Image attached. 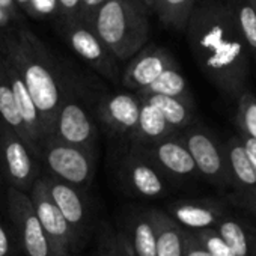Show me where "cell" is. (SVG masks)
I'll list each match as a JSON object with an SVG mask.
<instances>
[{
	"label": "cell",
	"mask_w": 256,
	"mask_h": 256,
	"mask_svg": "<svg viewBox=\"0 0 256 256\" xmlns=\"http://www.w3.org/2000/svg\"><path fill=\"white\" fill-rule=\"evenodd\" d=\"M193 58L205 77L229 100L247 89L250 52L238 35L224 0H208L194 6L187 28Z\"/></svg>",
	"instance_id": "cell-1"
},
{
	"label": "cell",
	"mask_w": 256,
	"mask_h": 256,
	"mask_svg": "<svg viewBox=\"0 0 256 256\" xmlns=\"http://www.w3.org/2000/svg\"><path fill=\"white\" fill-rule=\"evenodd\" d=\"M0 53L20 72L40 112L46 138L52 136L68 82L50 52L29 29L12 28L0 34Z\"/></svg>",
	"instance_id": "cell-2"
},
{
	"label": "cell",
	"mask_w": 256,
	"mask_h": 256,
	"mask_svg": "<svg viewBox=\"0 0 256 256\" xmlns=\"http://www.w3.org/2000/svg\"><path fill=\"white\" fill-rule=\"evenodd\" d=\"M148 11L142 0H107L89 28L118 62L130 60L148 42Z\"/></svg>",
	"instance_id": "cell-3"
},
{
	"label": "cell",
	"mask_w": 256,
	"mask_h": 256,
	"mask_svg": "<svg viewBox=\"0 0 256 256\" xmlns=\"http://www.w3.org/2000/svg\"><path fill=\"white\" fill-rule=\"evenodd\" d=\"M40 160L52 176L78 190L89 187L95 175L96 154L66 145L53 136L42 140Z\"/></svg>",
	"instance_id": "cell-4"
},
{
	"label": "cell",
	"mask_w": 256,
	"mask_h": 256,
	"mask_svg": "<svg viewBox=\"0 0 256 256\" xmlns=\"http://www.w3.org/2000/svg\"><path fill=\"white\" fill-rule=\"evenodd\" d=\"M176 136L188 150L198 174L222 190L232 188L224 146H222L208 130L192 125L186 130L178 132Z\"/></svg>",
	"instance_id": "cell-5"
},
{
	"label": "cell",
	"mask_w": 256,
	"mask_h": 256,
	"mask_svg": "<svg viewBox=\"0 0 256 256\" xmlns=\"http://www.w3.org/2000/svg\"><path fill=\"white\" fill-rule=\"evenodd\" d=\"M36 160L23 138L0 119V166L8 187L29 194L41 176Z\"/></svg>",
	"instance_id": "cell-6"
},
{
	"label": "cell",
	"mask_w": 256,
	"mask_h": 256,
	"mask_svg": "<svg viewBox=\"0 0 256 256\" xmlns=\"http://www.w3.org/2000/svg\"><path fill=\"white\" fill-rule=\"evenodd\" d=\"M52 136L66 145L96 154V125L70 83L56 114Z\"/></svg>",
	"instance_id": "cell-7"
},
{
	"label": "cell",
	"mask_w": 256,
	"mask_h": 256,
	"mask_svg": "<svg viewBox=\"0 0 256 256\" xmlns=\"http://www.w3.org/2000/svg\"><path fill=\"white\" fill-rule=\"evenodd\" d=\"M60 30L71 50L77 53L92 70L113 83H120L118 60L88 24L78 20H62Z\"/></svg>",
	"instance_id": "cell-8"
},
{
	"label": "cell",
	"mask_w": 256,
	"mask_h": 256,
	"mask_svg": "<svg viewBox=\"0 0 256 256\" xmlns=\"http://www.w3.org/2000/svg\"><path fill=\"white\" fill-rule=\"evenodd\" d=\"M6 210L12 220L26 256H52L50 241L35 214L29 194L8 187L5 193Z\"/></svg>",
	"instance_id": "cell-9"
},
{
	"label": "cell",
	"mask_w": 256,
	"mask_h": 256,
	"mask_svg": "<svg viewBox=\"0 0 256 256\" xmlns=\"http://www.w3.org/2000/svg\"><path fill=\"white\" fill-rule=\"evenodd\" d=\"M35 214L50 241L52 256H68L70 248L76 242V235L62 212L50 198L48 188L42 176L36 180L29 193Z\"/></svg>",
	"instance_id": "cell-10"
},
{
	"label": "cell",
	"mask_w": 256,
	"mask_h": 256,
	"mask_svg": "<svg viewBox=\"0 0 256 256\" xmlns=\"http://www.w3.org/2000/svg\"><path fill=\"white\" fill-rule=\"evenodd\" d=\"M118 175L120 184L132 196L157 199L168 193V178L130 148L119 163Z\"/></svg>",
	"instance_id": "cell-11"
},
{
	"label": "cell",
	"mask_w": 256,
	"mask_h": 256,
	"mask_svg": "<svg viewBox=\"0 0 256 256\" xmlns=\"http://www.w3.org/2000/svg\"><path fill=\"white\" fill-rule=\"evenodd\" d=\"M130 150L150 162L166 178L184 180L198 174L188 150L176 134L150 145H130Z\"/></svg>",
	"instance_id": "cell-12"
},
{
	"label": "cell",
	"mask_w": 256,
	"mask_h": 256,
	"mask_svg": "<svg viewBox=\"0 0 256 256\" xmlns=\"http://www.w3.org/2000/svg\"><path fill=\"white\" fill-rule=\"evenodd\" d=\"M174 66L178 64L166 48L150 44L130 59L120 76V83L125 89L138 94Z\"/></svg>",
	"instance_id": "cell-13"
},
{
	"label": "cell",
	"mask_w": 256,
	"mask_h": 256,
	"mask_svg": "<svg viewBox=\"0 0 256 256\" xmlns=\"http://www.w3.org/2000/svg\"><path fill=\"white\" fill-rule=\"evenodd\" d=\"M96 113L110 133L126 139L138 124L140 113V98L134 92L108 94L100 100Z\"/></svg>",
	"instance_id": "cell-14"
},
{
	"label": "cell",
	"mask_w": 256,
	"mask_h": 256,
	"mask_svg": "<svg viewBox=\"0 0 256 256\" xmlns=\"http://www.w3.org/2000/svg\"><path fill=\"white\" fill-rule=\"evenodd\" d=\"M224 152L236 200L256 214V168L250 163L240 138H230L224 144Z\"/></svg>",
	"instance_id": "cell-15"
},
{
	"label": "cell",
	"mask_w": 256,
	"mask_h": 256,
	"mask_svg": "<svg viewBox=\"0 0 256 256\" xmlns=\"http://www.w3.org/2000/svg\"><path fill=\"white\" fill-rule=\"evenodd\" d=\"M223 205L210 200H178L169 205L168 214L186 230L212 229L223 218Z\"/></svg>",
	"instance_id": "cell-16"
},
{
	"label": "cell",
	"mask_w": 256,
	"mask_h": 256,
	"mask_svg": "<svg viewBox=\"0 0 256 256\" xmlns=\"http://www.w3.org/2000/svg\"><path fill=\"white\" fill-rule=\"evenodd\" d=\"M41 176L46 181L52 200L62 212L64 218L66 220V223L70 224L77 238L78 234L83 232V228L88 222V206L82 192L70 184L59 181L50 174Z\"/></svg>",
	"instance_id": "cell-17"
},
{
	"label": "cell",
	"mask_w": 256,
	"mask_h": 256,
	"mask_svg": "<svg viewBox=\"0 0 256 256\" xmlns=\"http://www.w3.org/2000/svg\"><path fill=\"white\" fill-rule=\"evenodd\" d=\"M138 95V94H136ZM176 132L166 122L162 113L140 98V113L132 134L126 138L130 145H150L175 136Z\"/></svg>",
	"instance_id": "cell-18"
},
{
	"label": "cell",
	"mask_w": 256,
	"mask_h": 256,
	"mask_svg": "<svg viewBox=\"0 0 256 256\" xmlns=\"http://www.w3.org/2000/svg\"><path fill=\"white\" fill-rule=\"evenodd\" d=\"M156 229L157 256H182L186 229H182L168 212L150 210Z\"/></svg>",
	"instance_id": "cell-19"
},
{
	"label": "cell",
	"mask_w": 256,
	"mask_h": 256,
	"mask_svg": "<svg viewBox=\"0 0 256 256\" xmlns=\"http://www.w3.org/2000/svg\"><path fill=\"white\" fill-rule=\"evenodd\" d=\"M138 96L154 106L176 133L193 125L194 102L170 98V96H162V95H138Z\"/></svg>",
	"instance_id": "cell-20"
},
{
	"label": "cell",
	"mask_w": 256,
	"mask_h": 256,
	"mask_svg": "<svg viewBox=\"0 0 256 256\" xmlns=\"http://www.w3.org/2000/svg\"><path fill=\"white\" fill-rule=\"evenodd\" d=\"M126 240L130 242L134 256H157L156 229L150 211L139 212L128 220Z\"/></svg>",
	"instance_id": "cell-21"
},
{
	"label": "cell",
	"mask_w": 256,
	"mask_h": 256,
	"mask_svg": "<svg viewBox=\"0 0 256 256\" xmlns=\"http://www.w3.org/2000/svg\"><path fill=\"white\" fill-rule=\"evenodd\" d=\"M235 29L256 64V11L250 0H224Z\"/></svg>",
	"instance_id": "cell-22"
},
{
	"label": "cell",
	"mask_w": 256,
	"mask_h": 256,
	"mask_svg": "<svg viewBox=\"0 0 256 256\" xmlns=\"http://www.w3.org/2000/svg\"><path fill=\"white\" fill-rule=\"evenodd\" d=\"M138 95H162V96H170V98H178L193 102L192 92L188 89L186 77L180 71V66L166 70L148 88L138 92Z\"/></svg>",
	"instance_id": "cell-23"
},
{
	"label": "cell",
	"mask_w": 256,
	"mask_h": 256,
	"mask_svg": "<svg viewBox=\"0 0 256 256\" xmlns=\"http://www.w3.org/2000/svg\"><path fill=\"white\" fill-rule=\"evenodd\" d=\"M0 119H2L5 124H8L11 128H14V130L23 138V140L28 144V146L32 151L24 122H23V119L20 116V112L17 108L14 94H12L10 80L6 77V72H5V68H4L2 56H0Z\"/></svg>",
	"instance_id": "cell-24"
},
{
	"label": "cell",
	"mask_w": 256,
	"mask_h": 256,
	"mask_svg": "<svg viewBox=\"0 0 256 256\" xmlns=\"http://www.w3.org/2000/svg\"><path fill=\"white\" fill-rule=\"evenodd\" d=\"M216 232L224 240L235 256H254L256 240L244 229V226L234 218H222L216 224Z\"/></svg>",
	"instance_id": "cell-25"
},
{
	"label": "cell",
	"mask_w": 256,
	"mask_h": 256,
	"mask_svg": "<svg viewBox=\"0 0 256 256\" xmlns=\"http://www.w3.org/2000/svg\"><path fill=\"white\" fill-rule=\"evenodd\" d=\"M196 0H157L156 12L162 23L180 32H186Z\"/></svg>",
	"instance_id": "cell-26"
},
{
	"label": "cell",
	"mask_w": 256,
	"mask_h": 256,
	"mask_svg": "<svg viewBox=\"0 0 256 256\" xmlns=\"http://www.w3.org/2000/svg\"><path fill=\"white\" fill-rule=\"evenodd\" d=\"M235 122L241 136L256 139V95L246 89L236 100Z\"/></svg>",
	"instance_id": "cell-27"
},
{
	"label": "cell",
	"mask_w": 256,
	"mask_h": 256,
	"mask_svg": "<svg viewBox=\"0 0 256 256\" xmlns=\"http://www.w3.org/2000/svg\"><path fill=\"white\" fill-rule=\"evenodd\" d=\"M198 241L210 252L211 256H235L230 247L224 242V240L216 232V229H204L193 232Z\"/></svg>",
	"instance_id": "cell-28"
},
{
	"label": "cell",
	"mask_w": 256,
	"mask_h": 256,
	"mask_svg": "<svg viewBox=\"0 0 256 256\" xmlns=\"http://www.w3.org/2000/svg\"><path fill=\"white\" fill-rule=\"evenodd\" d=\"M16 4L20 11L36 20L47 18L59 12L56 0H16Z\"/></svg>",
	"instance_id": "cell-29"
},
{
	"label": "cell",
	"mask_w": 256,
	"mask_h": 256,
	"mask_svg": "<svg viewBox=\"0 0 256 256\" xmlns=\"http://www.w3.org/2000/svg\"><path fill=\"white\" fill-rule=\"evenodd\" d=\"M107 2V0H80V10L77 20L88 24L90 23L92 17L96 14V11Z\"/></svg>",
	"instance_id": "cell-30"
},
{
	"label": "cell",
	"mask_w": 256,
	"mask_h": 256,
	"mask_svg": "<svg viewBox=\"0 0 256 256\" xmlns=\"http://www.w3.org/2000/svg\"><path fill=\"white\" fill-rule=\"evenodd\" d=\"M182 256H211L210 252L198 241L193 232L186 230V242H184V253Z\"/></svg>",
	"instance_id": "cell-31"
},
{
	"label": "cell",
	"mask_w": 256,
	"mask_h": 256,
	"mask_svg": "<svg viewBox=\"0 0 256 256\" xmlns=\"http://www.w3.org/2000/svg\"><path fill=\"white\" fill-rule=\"evenodd\" d=\"M62 20H77L80 0H56Z\"/></svg>",
	"instance_id": "cell-32"
},
{
	"label": "cell",
	"mask_w": 256,
	"mask_h": 256,
	"mask_svg": "<svg viewBox=\"0 0 256 256\" xmlns=\"http://www.w3.org/2000/svg\"><path fill=\"white\" fill-rule=\"evenodd\" d=\"M98 256H116V248H114V234L110 232L108 228H104L101 230L100 236V252Z\"/></svg>",
	"instance_id": "cell-33"
},
{
	"label": "cell",
	"mask_w": 256,
	"mask_h": 256,
	"mask_svg": "<svg viewBox=\"0 0 256 256\" xmlns=\"http://www.w3.org/2000/svg\"><path fill=\"white\" fill-rule=\"evenodd\" d=\"M0 256H16L12 247V238L6 226L0 220Z\"/></svg>",
	"instance_id": "cell-34"
},
{
	"label": "cell",
	"mask_w": 256,
	"mask_h": 256,
	"mask_svg": "<svg viewBox=\"0 0 256 256\" xmlns=\"http://www.w3.org/2000/svg\"><path fill=\"white\" fill-rule=\"evenodd\" d=\"M114 248H116V256H134L133 248L124 232L114 234Z\"/></svg>",
	"instance_id": "cell-35"
},
{
	"label": "cell",
	"mask_w": 256,
	"mask_h": 256,
	"mask_svg": "<svg viewBox=\"0 0 256 256\" xmlns=\"http://www.w3.org/2000/svg\"><path fill=\"white\" fill-rule=\"evenodd\" d=\"M240 140L242 144V148L250 160V163L256 168V139H252V138H244V136H240Z\"/></svg>",
	"instance_id": "cell-36"
},
{
	"label": "cell",
	"mask_w": 256,
	"mask_h": 256,
	"mask_svg": "<svg viewBox=\"0 0 256 256\" xmlns=\"http://www.w3.org/2000/svg\"><path fill=\"white\" fill-rule=\"evenodd\" d=\"M0 8L8 12V16L11 17L12 22L20 20L22 14H20V10L16 4V0H0Z\"/></svg>",
	"instance_id": "cell-37"
},
{
	"label": "cell",
	"mask_w": 256,
	"mask_h": 256,
	"mask_svg": "<svg viewBox=\"0 0 256 256\" xmlns=\"http://www.w3.org/2000/svg\"><path fill=\"white\" fill-rule=\"evenodd\" d=\"M11 22H12V20H11V17L8 16V12L0 8V29H5Z\"/></svg>",
	"instance_id": "cell-38"
},
{
	"label": "cell",
	"mask_w": 256,
	"mask_h": 256,
	"mask_svg": "<svg viewBox=\"0 0 256 256\" xmlns=\"http://www.w3.org/2000/svg\"><path fill=\"white\" fill-rule=\"evenodd\" d=\"M142 2L145 4V6L151 11H156V2L157 0H142Z\"/></svg>",
	"instance_id": "cell-39"
},
{
	"label": "cell",
	"mask_w": 256,
	"mask_h": 256,
	"mask_svg": "<svg viewBox=\"0 0 256 256\" xmlns=\"http://www.w3.org/2000/svg\"><path fill=\"white\" fill-rule=\"evenodd\" d=\"M4 196H2V181H0V202H2Z\"/></svg>",
	"instance_id": "cell-40"
},
{
	"label": "cell",
	"mask_w": 256,
	"mask_h": 256,
	"mask_svg": "<svg viewBox=\"0 0 256 256\" xmlns=\"http://www.w3.org/2000/svg\"><path fill=\"white\" fill-rule=\"evenodd\" d=\"M204 2H208V0H196V5H199V4H204ZM194 5V6H196Z\"/></svg>",
	"instance_id": "cell-41"
},
{
	"label": "cell",
	"mask_w": 256,
	"mask_h": 256,
	"mask_svg": "<svg viewBox=\"0 0 256 256\" xmlns=\"http://www.w3.org/2000/svg\"><path fill=\"white\" fill-rule=\"evenodd\" d=\"M250 2H252L253 8H254V11H256V0H250Z\"/></svg>",
	"instance_id": "cell-42"
},
{
	"label": "cell",
	"mask_w": 256,
	"mask_h": 256,
	"mask_svg": "<svg viewBox=\"0 0 256 256\" xmlns=\"http://www.w3.org/2000/svg\"><path fill=\"white\" fill-rule=\"evenodd\" d=\"M254 256H256V244H254Z\"/></svg>",
	"instance_id": "cell-43"
},
{
	"label": "cell",
	"mask_w": 256,
	"mask_h": 256,
	"mask_svg": "<svg viewBox=\"0 0 256 256\" xmlns=\"http://www.w3.org/2000/svg\"><path fill=\"white\" fill-rule=\"evenodd\" d=\"M68 256H74V254H68Z\"/></svg>",
	"instance_id": "cell-44"
}]
</instances>
